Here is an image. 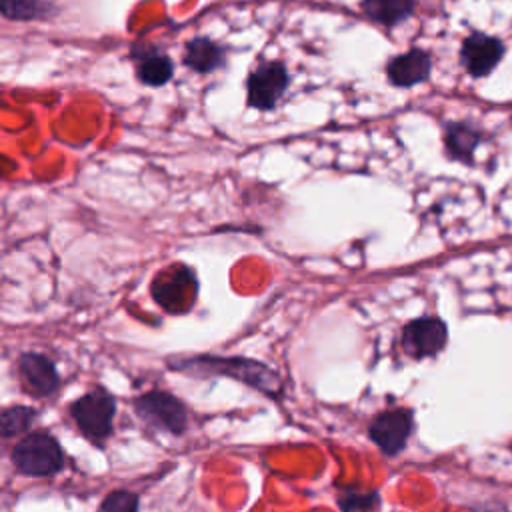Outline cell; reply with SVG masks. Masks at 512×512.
I'll use <instances>...</instances> for the list:
<instances>
[{
  "mask_svg": "<svg viewBox=\"0 0 512 512\" xmlns=\"http://www.w3.org/2000/svg\"><path fill=\"white\" fill-rule=\"evenodd\" d=\"M164 364L170 372L190 378H230L270 400H282L284 396V380L280 372L256 358L222 354H172Z\"/></svg>",
  "mask_w": 512,
  "mask_h": 512,
  "instance_id": "1",
  "label": "cell"
},
{
  "mask_svg": "<svg viewBox=\"0 0 512 512\" xmlns=\"http://www.w3.org/2000/svg\"><path fill=\"white\" fill-rule=\"evenodd\" d=\"M10 462L28 478H50L66 468L60 440L48 430H28L10 450Z\"/></svg>",
  "mask_w": 512,
  "mask_h": 512,
  "instance_id": "2",
  "label": "cell"
},
{
  "mask_svg": "<svg viewBox=\"0 0 512 512\" xmlns=\"http://www.w3.org/2000/svg\"><path fill=\"white\" fill-rule=\"evenodd\" d=\"M150 294L162 312L184 316L190 314L198 302L200 280L194 268L186 262H172L154 274Z\"/></svg>",
  "mask_w": 512,
  "mask_h": 512,
  "instance_id": "3",
  "label": "cell"
},
{
  "mask_svg": "<svg viewBox=\"0 0 512 512\" xmlns=\"http://www.w3.org/2000/svg\"><path fill=\"white\" fill-rule=\"evenodd\" d=\"M68 414L86 440L104 446L114 432L116 398L104 386H94L68 404Z\"/></svg>",
  "mask_w": 512,
  "mask_h": 512,
  "instance_id": "4",
  "label": "cell"
},
{
  "mask_svg": "<svg viewBox=\"0 0 512 512\" xmlns=\"http://www.w3.org/2000/svg\"><path fill=\"white\" fill-rule=\"evenodd\" d=\"M132 410L152 430L182 436L188 430V408L170 390L152 388L132 400Z\"/></svg>",
  "mask_w": 512,
  "mask_h": 512,
  "instance_id": "5",
  "label": "cell"
},
{
  "mask_svg": "<svg viewBox=\"0 0 512 512\" xmlns=\"http://www.w3.org/2000/svg\"><path fill=\"white\" fill-rule=\"evenodd\" d=\"M448 344V326L438 316H420L404 324L400 346L414 360L434 358Z\"/></svg>",
  "mask_w": 512,
  "mask_h": 512,
  "instance_id": "6",
  "label": "cell"
},
{
  "mask_svg": "<svg viewBox=\"0 0 512 512\" xmlns=\"http://www.w3.org/2000/svg\"><path fill=\"white\" fill-rule=\"evenodd\" d=\"M414 432V412L410 408H390L374 416L368 426L370 440L384 456H398Z\"/></svg>",
  "mask_w": 512,
  "mask_h": 512,
  "instance_id": "7",
  "label": "cell"
},
{
  "mask_svg": "<svg viewBox=\"0 0 512 512\" xmlns=\"http://www.w3.org/2000/svg\"><path fill=\"white\" fill-rule=\"evenodd\" d=\"M288 82V70L282 62H264L246 78V102L256 110H272L284 96Z\"/></svg>",
  "mask_w": 512,
  "mask_h": 512,
  "instance_id": "8",
  "label": "cell"
},
{
  "mask_svg": "<svg viewBox=\"0 0 512 512\" xmlns=\"http://www.w3.org/2000/svg\"><path fill=\"white\" fill-rule=\"evenodd\" d=\"M18 378L22 390L38 400L52 398L62 386L54 360L36 350H26L18 356Z\"/></svg>",
  "mask_w": 512,
  "mask_h": 512,
  "instance_id": "9",
  "label": "cell"
},
{
  "mask_svg": "<svg viewBox=\"0 0 512 512\" xmlns=\"http://www.w3.org/2000/svg\"><path fill=\"white\" fill-rule=\"evenodd\" d=\"M504 46L498 38L486 34H470L462 42L460 58L472 76H486L502 60Z\"/></svg>",
  "mask_w": 512,
  "mask_h": 512,
  "instance_id": "10",
  "label": "cell"
},
{
  "mask_svg": "<svg viewBox=\"0 0 512 512\" xmlns=\"http://www.w3.org/2000/svg\"><path fill=\"white\" fill-rule=\"evenodd\" d=\"M432 68L430 56L420 50V48H412L396 58L390 60L388 64V78L394 86H414L420 84L428 78Z\"/></svg>",
  "mask_w": 512,
  "mask_h": 512,
  "instance_id": "11",
  "label": "cell"
},
{
  "mask_svg": "<svg viewBox=\"0 0 512 512\" xmlns=\"http://www.w3.org/2000/svg\"><path fill=\"white\" fill-rule=\"evenodd\" d=\"M132 56L136 60L138 80L146 86H164L174 74V64L170 56L158 52L156 48L134 46Z\"/></svg>",
  "mask_w": 512,
  "mask_h": 512,
  "instance_id": "12",
  "label": "cell"
},
{
  "mask_svg": "<svg viewBox=\"0 0 512 512\" xmlns=\"http://www.w3.org/2000/svg\"><path fill=\"white\" fill-rule=\"evenodd\" d=\"M184 64L188 68H192L198 74H210L216 68H222L226 62V50L216 44L210 38L198 36L192 38L186 48H184V56H182Z\"/></svg>",
  "mask_w": 512,
  "mask_h": 512,
  "instance_id": "13",
  "label": "cell"
},
{
  "mask_svg": "<svg viewBox=\"0 0 512 512\" xmlns=\"http://www.w3.org/2000/svg\"><path fill=\"white\" fill-rule=\"evenodd\" d=\"M482 140V132L468 122H450L446 126V152L454 160L472 162V154Z\"/></svg>",
  "mask_w": 512,
  "mask_h": 512,
  "instance_id": "14",
  "label": "cell"
},
{
  "mask_svg": "<svg viewBox=\"0 0 512 512\" xmlns=\"http://www.w3.org/2000/svg\"><path fill=\"white\" fill-rule=\"evenodd\" d=\"M40 412L26 404H12L0 408V440L24 436L38 420Z\"/></svg>",
  "mask_w": 512,
  "mask_h": 512,
  "instance_id": "15",
  "label": "cell"
},
{
  "mask_svg": "<svg viewBox=\"0 0 512 512\" xmlns=\"http://www.w3.org/2000/svg\"><path fill=\"white\" fill-rule=\"evenodd\" d=\"M364 14L384 26L406 20L414 10V0H362Z\"/></svg>",
  "mask_w": 512,
  "mask_h": 512,
  "instance_id": "16",
  "label": "cell"
},
{
  "mask_svg": "<svg viewBox=\"0 0 512 512\" xmlns=\"http://www.w3.org/2000/svg\"><path fill=\"white\" fill-rule=\"evenodd\" d=\"M336 504L342 512H370L378 508V490H364L356 486H340L336 492Z\"/></svg>",
  "mask_w": 512,
  "mask_h": 512,
  "instance_id": "17",
  "label": "cell"
},
{
  "mask_svg": "<svg viewBox=\"0 0 512 512\" xmlns=\"http://www.w3.org/2000/svg\"><path fill=\"white\" fill-rule=\"evenodd\" d=\"M0 12L10 20L48 18L54 6L44 0H0Z\"/></svg>",
  "mask_w": 512,
  "mask_h": 512,
  "instance_id": "18",
  "label": "cell"
},
{
  "mask_svg": "<svg viewBox=\"0 0 512 512\" xmlns=\"http://www.w3.org/2000/svg\"><path fill=\"white\" fill-rule=\"evenodd\" d=\"M140 496L126 488L110 490L98 504V512H138Z\"/></svg>",
  "mask_w": 512,
  "mask_h": 512,
  "instance_id": "19",
  "label": "cell"
},
{
  "mask_svg": "<svg viewBox=\"0 0 512 512\" xmlns=\"http://www.w3.org/2000/svg\"><path fill=\"white\" fill-rule=\"evenodd\" d=\"M472 512H510L504 504H480V506H476Z\"/></svg>",
  "mask_w": 512,
  "mask_h": 512,
  "instance_id": "20",
  "label": "cell"
},
{
  "mask_svg": "<svg viewBox=\"0 0 512 512\" xmlns=\"http://www.w3.org/2000/svg\"><path fill=\"white\" fill-rule=\"evenodd\" d=\"M510 450H512V444H510Z\"/></svg>",
  "mask_w": 512,
  "mask_h": 512,
  "instance_id": "21",
  "label": "cell"
}]
</instances>
